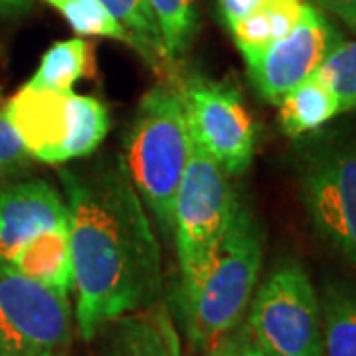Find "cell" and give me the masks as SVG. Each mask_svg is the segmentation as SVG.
Instances as JSON below:
<instances>
[{
    "label": "cell",
    "instance_id": "52a82bcc",
    "mask_svg": "<svg viewBox=\"0 0 356 356\" xmlns=\"http://www.w3.org/2000/svg\"><path fill=\"white\" fill-rule=\"evenodd\" d=\"M74 318L65 295L0 264V356H64Z\"/></svg>",
    "mask_w": 356,
    "mask_h": 356
},
{
    "label": "cell",
    "instance_id": "cb8c5ba5",
    "mask_svg": "<svg viewBox=\"0 0 356 356\" xmlns=\"http://www.w3.org/2000/svg\"><path fill=\"white\" fill-rule=\"evenodd\" d=\"M218 2L228 26L250 16L264 4V0H218Z\"/></svg>",
    "mask_w": 356,
    "mask_h": 356
},
{
    "label": "cell",
    "instance_id": "8992f818",
    "mask_svg": "<svg viewBox=\"0 0 356 356\" xmlns=\"http://www.w3.org/2000/svg\"><path fill=\"white\" fill-rule=\"evenodd\" d=\"M245 331L267 356H325L321 297L303 266L285 261L255 289Z\"/></svg>",
    "mask_w": 356,
    "mask_h": 356
},
{
    "label": "cell",
    "instance_id": "2e32d148",
    "mask_svg": "<svg viewBox=\"0 0 356 356\" xmlns=\"http://www.w3.org/2000/svg\"><path fill=\"white\" fill-rule=\"evenodd\" d=\"M318 297L325 356H356V285L329 281Z\"/></svg>",
    "mask_w": 356,
    "mask_h": 356
},
{
    "label": "cell",
    "instance_id": "ac0fdd59",
    "mask_svg": "<svg viewBox=\"0 0 356 356\" xmlns=\"http://www.w3.org/2000/svg\"><path fill=\"white\" fill-rule=\"evenodd\" d=\"M89 70H91V46L88 40H62L56 42L42 56L36 74L30 77L26 86L67 93L74 91V86L88 76Z\"/></svg>",
    "mask_w": 356,
    "mask_h": 356
},
{
    "label": "cell",
    "instance_id": "d4e9b609",
    "mask_svg": "<svg viewBox=\"0 0 356 356\" xmlns=\"http://www.w3.org/2000/svg\"><path fill=\"white\" fill-rule=\"evenodd\" d=\"M232 344H234V353H232V356H267L266 353L250 339L245 327H238L236 331L232 332Z\"/></svg>",
    "mask_w": 356,
    "mask_h": 356
},
{
    "label": "cell",
    "instance_id": "ba28073f",
    "mask_svg": "<svg viewBox=\"0 0 356 356\" xmlns=\"http://www.w3.org/2000/svg\"><path fill=\"white\" fill-rule=\"evenodd\" d=\"M301 198L318 238L356 269V139L307 156Z\"/></svg>",
    "mask_w": 356,
    "mask_h": 356
},
{
    "label": "cell",
    "instance_id": "8fae6325",
    "mask_svg": "<svg viewBox=\"0 0 356 356\" xmlns=\"http://www.w3.org/2000/svg\"><path fill=\"white\" fill-rule=\"evenodd\" d=\"M70 226L65 198L46 180L13 182L0 188V264H10L42 232Z\"/></svg>",
    "mask_w": 356,
    "mask_h": 356
},
{
    "label": "cell",
    "instance_id": "6da1fadb",
    "mask_svg": "<svg viewBox=\"0 0 356 356\" xmlns=\"http://www.w3.org/2000/svg\"><path fill=\"white\" fill-rule=\"evenodd\" d=\"M70 212L76 327L93 341L107 323L161 301V243L123 156L62 168Z\"/></svg>",
    "mask_w": 356,
    "mask_h": 356
},
{
    "label": "cell",
    "instance_id": "44dd1931",
    "mask_svg": "<svg viewBox=\"0 0 356 356\" xmlns=\"http://www.w3.org/2000/svg\"><path fill=\"white\" fill-rule=\"evenodd\" d=\"M339 95L344 111H356V40L334 46L315 72Z\"/></svg>",
    "mask_w": 356,
    "mask_h": 356
},
{
    "label": "cell",
    "instance_id": "d6986e66",
    "mask_svg": "<svg viewBox=\"0 0 356 356\" xmlns=\"http://www.w3.org/2000/svg\"><path fill=\"white\" fill-rule=\"evenodd\" d=\"M159 26L170 64L188 51L198 30V8L196 0H145Z\"/></svg>",
    "mask_w": 356,
    "mask_h": 356
},
{
    "label": "cell",
    "instance_id": "3957f363",
    "mask_svg": "<svg viewBox=\"0 0 356 356\" xmlns=\"http://www.w3.org/2000/svg\"><path fill=\"white\" fill-rule=\"evenodd\" d=\"M192 151V135L177 77L147 91L125 139L123 163L165 238L175 232V202Z\"/></svg>",
    "mask_w": 356,
    "mask_h": 356
},
{
    "label": "cell",
    "instance_id": "e0dca14e",
    "mask_svg": "<svg viewBox=\"0 0 356 356\" xmlns=\"http://www.w3.org/2000/svg\"><path fill=\"white\" fill-rule=\"evenodd\" d=\"M107 10L113 14L131 36V48L151 65L154 72L165 77L175 76V65L166 56L165 44L161 38L159 26L145 0H102Z\"/></svg>",
    "mask_w": 356,
    "mask_h": 356
},
{
    "label": "cell",
    "instance_id": "30bf717a",
    "mask_svg": "<svg viewBox=\"0 0 356 356\" xmlns=\"http://www.w3.org/2000/svg\"><path fill=\"white\" fill-rule=\"evenodd\" d=\"M343 42L331 18L309 2L301 22L287 36L248 58V74L266 102L277 105L283 95L313 76L318 65Z\"/></svg>",
    "mask_w": 356,
    "mask_h": 356
},
{
    "label": "cell",
    "instance_id": "7c38bea8",
    "mask_svg": "<svg viewBox=\"0 0 356 356\" xmlns=\"http://www.w3.org/2000/svg\"><path fill=\"white\" fill-rule=\"evenodd\" d=\"M97 337L102 356H188L177 321L163 301L115 318Z\"/></svg>",
    "mask_w": 356,
    "mask_h": 356
},
{
    "label": "cell",
    "instance_id": "277c9868",
    "mask_svg": "<svg viewBox=\"0 0 356 356\" xmlns=\"http://www.w3.org/2000/svg\"><path fill=\"white\" fill-rule=\"evenodd\" d=\"M6 115L26 153L48 165H64L97 151L107 131V109L93 95L24 86L6 102Z\"/></svg>",
    "mask_w": 356,
    "mask_h": 356
},
{
    "label": "cell",
    "instance_id": "4fadbf2b",
    "mask_svg": "<svg viewBox=\"0 0 356 356\" xmlns=\"http://www.w3.org/2000/svg\"><path fill=\"white\" fill-rule=\"evenodd\" d=\"M8 266L26 277L70 297V293H74L70 228L64 226L38 234L14 255Z\"/></svg>",
    "mask_w": 356,
    "mask_h": 356
},
{
    "label": "cell",
    "instance_id": "9a60e30c",
    "mask_svg": "<svg viewBox=\"0 0 356 356\" xmlns=\"http://www.w3.org/2000/svg\"><path fill=\"white\" fill-rule=\"evenodd\" d=\"M307 8V0H264L255 13L229 24V32L242 51L243 60L287 36L301 22Z\"/></svg>",
    "mask_w": 356,
    "mask_h": 356
},
{
    "label": "cell",
    "instance_id": "5b68a950",
    "mask_svg": "<svg viewBox=\"0 0 356 356\" xmlns=\"http://www.w3.org/2000/svg\"><path fill=\"white\" fill-rule=\"evenodd\" d=\"M229 175L192 140V151L175 202L178 291H188L212 261L238 204Z\"/></svg>",
    "mask_w": 356,
    "mask_h": 356
},
{
    "label": "cell",
    "instance_id": "7a4b0ae2",
    "mask_svg": "<svg viewBox=\"0 0 356 356\" xmlns=\"http://www.w3.org/2000/svg\"><path fill=\"white\" fill-rule=\"evenodd\" d=\"M261 259V226L250 206L238 198L212 261L188 291L177 295L180 323L192 350L206 353L240 327L257 289Z\"/></svg>",
    "mask_w": 356,
    "mask_h": 356
},
{
    "label": "cell",
    "instance_id": "9c48e42d",
    "mask_svg": "<svg viewBox=\"0 0 356 356\" xmlns=\"http://www.w3.org/2000/svg\"><path fill=\"white\" fill-rule=\"evenodd\" d=\"M177 81L192 140L229 177L242 175L254 159L257 131L240 91L196 74L177 77Z\"/></svg>",
    "mask_w": 356,
    "mask_h": 356
},
{
    "label": "cell",
    "instance_id": "7402d4cb",
    "mask_svg": "<svg viewBox=\"0 0 356 356\" xmlns=\"http://www.w3.org/2000/svg\"><path fill=\"white\" fill-rule=\"evenodd\" d=\"M30 159L24 145L6 115V99L0 93V177L22 170Z\"/></svg>",
    "mask_w": 356,
    "mask_h": 356
},
{
    "label": "cell",
    "instance_id": "4316f807",
    "mask_svg": "<svg viewBox=\"0 0 356 356\" xmlns=\"http://www.w3.org/2000/svg\"><path fill=\"white\" fill-rule=\"evenodd\" d=\"M26 6H28V0H0V16L20 13Z\"/></svg>",
    "mask_w": 356,
    "mask_h": 356
},
{
    "label": "cell",
    "instance_id": "5bb4252c",
    "mask_svg": "<svg viewBox=\"0 0 356 356\" xmlns=\"http://www.w3.org/2000/svg\"><path fill=\"white\" fill-rule=\"evenodd\" d=\"M277 107L281 129L293 139L318 131L337 115L343 113L339 95L317 74L283 95Z\"/></svg>",
    "mask_w": 356,
    "mask_h": 356
},
{
    "label": "cell",
    "instance_id": "ffe728a7",
    "mask_svg": "<svg viewBox=\"0 0 356 356\" xmlns=\"http://www.w3.org/2000/svg\"><path fill=\"white\" fill-rule=\"evenodd\" d=\"M40 2L48 4L56 13L62 14L65 22L79 36L109 38L127 44L129 48L133 46L127 30L107 10L102 0H40Z\"/></svg>",
    "mask_w": 356,
    "mask_h": 356
},
{
    "label": "cell",
    "instance_id": "603a6c76",
    "mask_svg": "<svg viewBox=\"0 0 356 356\" xmlns=\"http://www.w3.org/2000/svg\"><path fill=\"white\" fill-rule=\"evenodd\" d=\"M325 14L334 16L341 24L356 34V0H307Z\"/></svg>",
    "mask_w": 356,
    "mask_h": 356
},
{
    "label": "cell",
    "instance_id": "484cf974",
    "mask_svg": "<svg viewBox=\"0 0 356 356\" xmlns=\"http://www.w3.org/2000/svg\"><path fill=\"white\" fill-rule=\"evenodd\" d=\"M232 353H234V344H232V334H229L224 341L214 344L210 350H206L204 356H232Z\"/></svg>",
    "mask_w": 356,
    "mask_h": 356
}]
</instances>
